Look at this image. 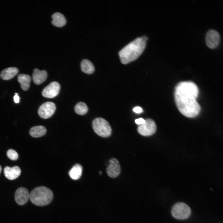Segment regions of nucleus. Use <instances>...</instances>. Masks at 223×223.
<instances>
[{
    "label": "nucleus",
    "mask_w": 223,
    "mask_h": 223,
    "mask_svg": "<svg viewBox=\"0 0 223 223\" xmlns=\"http://www.w3.org/2000/svg\"><path fill=\"white\" fill-rule=\"evenodd\" d=\"M199 93L197 86L192 81H181L176 85L174 94L176 105L185 116L192 118L199 113L201 107L196 100Z\"/></svg>",
    "instance_id": "1"
},
{
    "label": "nucleus",
    "mask_w": 223,
    "mask_h": 223,
    "mask_svg": "<svg viewBox=\"0 0 223 223\" xmlns=\"http://www.w3.org/2000/svg\"><path fill=\"white\" fill-rule=\"evenodd\" d=\"M147 40L144 36L137 38L121 50L119 55L122 63L127 64L136 59L144 50Z\"/></svg>",
    "instance_id": "2"
},
{
    "label": "nucleus",
    "mask_w": 223,
    "mask_h": 223,
    "mask_svg": "<svg viewBox=\"0 0 223 223\" xmlns=\"http://www.w3.org/2000/svg\"><path fill=\"white\" fill-rule=\"evenodd\" d=\"M53 198L51 190L44 186L35 188L29 194V199L31 202L38 206H44L49 204Z\"/></svg>",
    "instance_id": "3"
},
{
    "label": "nucleus",
    "mask_w": 223,
    "mask_h": 223,
    "mask_svg": "<svg viewBox=\"0 0 223 223\" xmlns=\"http://www.w3.org/2000/svg\"><path fill=\"white\" fill-rule=\"evenodd\" d=\"M92 127L94 132L102 137H107L111 133L112 129L109 123L102 118L95 119L92 122Z\"/></svg>",
    "instance_id": "4"
},
{
    "label": "nucleus",
    "mask_w": 223,
    "mask_h": 223,
    "mask_svg": "<svg viewBox=\"0 0 223 223\" xmlns=\"http://www.w3.org/2000/svg\"><path fill=\"white\" fill-rule=\"evenodd\" d=\"M171 213L175 218L185 220L188 218L191 213L190 208L186 203L179 202L175 204L171 210Z\"/></svg>",
    "instance_id": "5"
},
{
    "label": "nucleus",
    "mask_w": 223,
    "mask_h": 223,
    "mask_svg": "<svg viewBox=\"0 0 223 223\" xmlns=\"http://www.w3.org/2000/svg\"><path fill=\"white\" fill-rule=\"evenodd\" d=\"M156 125L155 121L152 119H147L144 123L139 125L137 131L139 134L145 136L153 135L155 132Z\"/></svg>",
    "instance_id": "6"
},
{
    "label": "nucleus",
    "mask_w": 223,
    "mask_h": 223,
    "mask_svg": "<svg viewBox=\"0 0 223 223\" xmlns=\"http://www.w3.org/2000/svg\"><path fill=\"white\" fill-rule=\"evenodd\" d=\"M220 41V36L219 33L213 29H210L207 32L205 42L208 47L214 49L217 47Z\"/></svg>",
    "instance_id": "7"
},
{
    "label": "nucleus",
    "mask_w": 223,
    "mask_h": 223,
    "mask_svg": "<svg viewBox=\"0 0 223 223\" xmlns=\"http://www.w3.org/2000/svg\"><path fill=\"white\" fill-rule=\"evenodd\" d=\"M56 108V105L54 103L50 102H46L40 107L38 110V114L41 118L47 119L54 114Z\"/></svg>",
    "instance_id": "8"
},
{
    "label": "nucleus",
    "mask_w": 223,
    "mask_h": 223,
    "mask_svg": "<svg viewBox=\"0 0 223 223\" xmlns=\"http://www.w3.org/2000/svg\"><path fill=\"white\" fill-rule=\"evenodd\" d=\"M60 89V85L57 82H51L43 90L42 94L43 96L48 98H52L57 96Z\"/></svg>",
    "instance_id": "9"
},
{
    "label": "nucleus",
    "mask_w": 223,
    "mask_h": 223,
    "mask_svg": "<svg viewBox=\"0 0 223 223\" xmlns=\"http://www.w3.org/2000/svg\"><path fill=\"white\" fill-rule=\"evenodd\" d=\"M120 167L118 160L114 158L110 159L109 164L107 168L108 176L112 178L116 177L120 174Z\"/></svg>",
    "instance_id": "10"
},
{
    "label": "nucleus",
    "mask_w": 223,
    "mask_h": 223,
    "mask_svg": "<svg viewBox=\"0 0 223 223\" xmlns=\"http://www.w3.org/2000/svg\"><path fill=\"white\" fill-rule=\"evenodd\" d=\"M29 198V194L28 190L24 187L18 189L15 195V199L16 203L19 205L25 203Z\"/></svg>",
    "instance_id": "11"
},
{
    "label": "nucleus",
    "mask_w": 223,
    "mask_h": 223,
    "mask_svg": "<svg viewBox=\"0 0 223 223\" xmlns=\"http://www.w3.org/2000/svg\"><path fill=\"white\" fill-rule=\"evenodd\" d=\"M4 174L6 178L9 180H14L17 178L20 175L21 170L17 166L12 167H5L4 170Z\"/></svg>",
    "instance_id": "12"
},
{
    "label": "nucleus",
    "mask_w": 223,
    "mask_h": 223,
    "mask_svg": "<svg viewBox=\"0 0 223 223\" xmlns=\"http://www.w3.org/2000/svg\"><path fill=\"white\" fill-rule=\"evenodd\" d=\"M47 77V72L44 70H40L37 68L34 69L33 74V79L34 83L39 85L44 82Z\"/></svg>",
    "instance_id": "13"
},
{
    "label": "nucleus",
    "mask_w": 223,
    "mask_h": 223,
    "mask_svg": "<svg viewBox=\"0 0 223 223\" xmlns=\"http://www.w3.org/2000/svg\"><path fill=\"white\" fill-rule=\"evenodd\" d=\"M52 24L55 26L62 27L66 23V20L64 16L60 12L54 13L52 15Z\"/></svg>",
    "instance_id": "14"
},
{
    "label": "nucleus",
    "mask_w": 223,
    "mask_h": 223,
    "mask_svg": "<svg viewBox=\"0 0 223 223\" xmlns=\"http://www.w3.org/2000/svg\"><path fill=\"white\" fill-rule=\"evenodd\" d=\"M19 70L16 67H11L4 69L0 74L1 78L4 80H8L14 77L18 72Z\"/></svg>",
    "instance_id": "15"
},
{
    "label": "nucleus",
    "mask_w": 223,
    "mask_h": 223,
    "mask_svg": "<svg viewBox=\"0 0 223 223\" xmlns=\"http://www.w3.org/2000/svg\"><path fill=\"white\" fill-rule=\"evenodd\" d=\"M82 169L83 168L81 165L79 164H76L69 171V176L72 179L77 180L81 176Z\"/></svg>",
    "instance_id": "16"
},
{
    "label": "nucleus",
    "mask_w": 223,
    "mask_h": 223,
    "mask_svg": "<svg viewBox=\"0 0 223 223\" xmlns=\"http://www.w3.org/2000/svg\"><path fill=\"white\" fill-rule=\"evenodd\" d=\"M31 80L30 76L26 74H21L18 77V81L20 84L21 87L24 91L29 89Z\"/></svg>",
    "instance_id": "17"
},
{
    "label": "nucleus",
    "mask_w": 223,
    "mask_h": 223,
    "mask_svg": "<svg viewBox=\"0 0 223 223\" xmlns=\"http://www.w3.org/2000/svg\"><path fill=\"white\" fill-rule=\"evenodd\" d=\"M46 132L45 127L43 126H36L32 127L30 130L29 134L32 137L38 138L44 136Z\"/></svg>",
    "instance_id": "18"
},
{
    "label": "nucleus",
    "mask_w": 223,
    "mask_h": 223,
    "mask_svg": "<svg viewBox=\"0 0 223 223\" xmlns=\"http://www.w3.org/2000/svg\"><path fill=\"white\" fill-rule=\"evenodd\" d=\"M81 68L83 72L88 74H92L94 71V67L93 64L89 60L86 59L82 61L81 63Z\"/></svg>",
    "instance_id": "19"
},
{
    "label": "nucleus",
    "mask_w": 223,
    "mask_h": 223,
    "mask_svg": "<svg viewBox=\"0 0 223 223\" xmlns=\"http://www.w3.org/2000/svg\"><path fill=\"white\" fill-rule=\"evenodd\" d=\"M75 111L78 115H83L86 114L88 111V107L84 102L78 103L75 107Z\"/></svg>",
    "instance_id": "20"
},
{
    "label": "nucleus",
    "mask_w": 223,
    "mask_h": 223,
    "mask_svg": "<svg viewBox=\"0 0 223 223\" xmlns=\"http://www.w3.org/2000/svg\"><path fill=\"white\" fill-rule=\"evenodd\" d=\"M8 157L11 160H15L17 159L18 155L17 153L14 150L10 149L7 152Z\"/></svg>",
    "instance_id": "21"
},
{
    "label": "nucleus",
    "mask_w": 223,
    "mask_h": 223,
    "mask_svg": "<svg viewBox=\"0 0 223 223\" xmlns=\"http://www.w3.org/2000/svg\"><path fill=\"white\" fill-rule=\"evenodd\" d=\"M145 122V120L141 118L136 119L135 120V123L139 125L144 123Z\"/></svg>",
    "instance_id": "22"
},
{
    "label": "nucleus",
    "mask_w": 223,
    "mask_h": 223,
    "mask_svg": "<svg viewBox=\"0 0 223 223\" xmlns=\"http://www.w3.org/2000/svg\"><path fill=\"white\" fill-rule=\"evenodd\" d=\"M133 111L137 113H142L143 111L142 108L140 107H134L133 109Z\"/></svg>",
    "instance_id": "23"
},
{
    "label": "nucleus",
    "mask_w": 223,
    "mask_h": 223,
    "mask_svg": "<svg viewBox=\"0 0 223 223\" xmlns=\"http://www.w3.org/2000/svg\"><path fill=\"white\" fill-rule=\"evenodd\" d=\"M15 94L14 97V101L15 103H18L19 102L20 98L17 94L15 93Z\"/></svg>",
    "instance_id": "24"
},
{
    "label": "nucleus",
    "mask_w": 223,
    "mask_h": 223,
    "mask_svg": "<svg viewBox=\"0 0 223 223\" xmlns=\"http://www.w3.org/2000/svg\"><path fill=\"white\" fill-rule=\"evenodd\" d=\"M2 170V167L1 165H0V174Z\"/></svg>",
    "instance_id": "25"
},
{
    "label": "nucleus",
    "mask_w": 223,
    "mask_h": 223,
    "mask_svg": "<svg viewBox=\"0 0 223 223\" xmlns=\"http://www.w3.org/2000/svg\"><path fill=\"white\" fill-rule=\"evenodd\" d=\"M102 173V172L101 171H100V172H99V174H101Z\"/></svg>",
    "instance_id": "26"
}]
</instances>
